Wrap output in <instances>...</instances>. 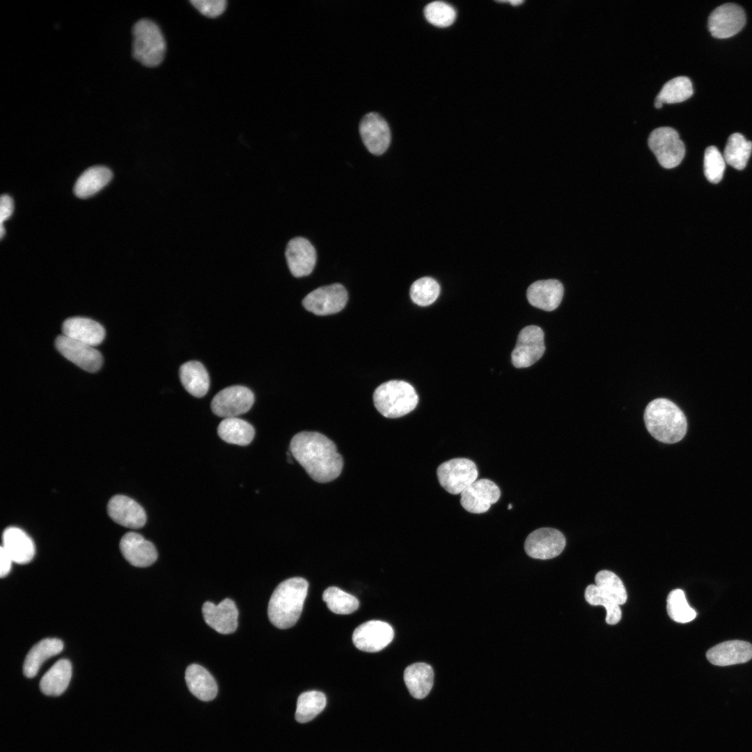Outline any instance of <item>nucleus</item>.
<instances>
[{
    "mask_svg": "<svg viewBox=\"0 0 752 752\" xmlns=\"http://www.w3.org/2000/svg\"><path fill=\"white\" fill-rule=\"evenodd\" d=\"M292 455L315 481L325 483L338 478L343 460L335 444L318 432H301L290 443Z\"/></svg>",
    "mask_w": 752,
    "mask_h": 752,
    "instance_id": "1",
    "label": "nucleus"
},
{
    "mask_svg": "<svg viewBox=\"0 0 752 752\" xmlns=\"http://www.w3.org/2000/svg\"><path fill=\"white\" fill-rule=\"evenodd\" d=\"M55 345L63 356L86 371L96 372L102 366V354L93 346L63 334L56 338Z\"/></svg>",
    "mask_w": 752,
    "mask_h": 752,
    "instance_id": "14",
    "label": "nucleus"
},
{
    "mask_svg": "<svg viewBox=\"0 0 752 752\" xmlns=\"http://www.w3.org/2000/svg\"><path fill=\"white\" fill-rule=\"evenodd\" d=\"M288 268L295 277L310 274L316 263V251L306 238L297 237L289 241L285 249Z\"/></svg>",
    "mask_w": 752,
    "mask_h": 752,
    "instance_id": "18",
    "label": "nucleus"
},
{
    "mask_svg": "<svg viewBox=\"0 0 752 752\" xmlns=\"http://www.w3.org/2000/svg\"><path fill=\"white\" fill-rule=\"evenodd\" d=\"M545 334L535 325L523 328L519 333L517 343L511 354L512 364L516 368H526L538 361L545 351Z\"/></svg>",
    "mask_w": 752,
    "mask_h": 752,
    "instance_id": "10",
    "label": "nucleus"
},
{
    "mask_svg": "<svg viewBox=\"0 0 752 752\" xmlns=\"http://www.w3.org/2000/svg\"><path fill=\"white\" fill-rule=\"evenodd\" d=\"M563 284L556 279L540 280L533 283L526 292L528 302L538 308L551 311L557 308L563 297Z\"/></svg>",
    "mask_w": 752,
    "mask_h": 752,
    "instance_id": "22",
    "label": "nucleus"
},
{
    "mask_svg": "<svg viewBox=\"0 0 752 752\" xmlns=\"http://www.w3.org/2000/svg\"><path fill=\"white\" fill-rule=\"evenodd\" d=\"M4 233H5V229H4L3 223H1V227H0V237H1V239L3 238Z\"/></svg>",
    "mask_w": 752,
    "mask_h": 752,
    "instance_id": "46",
    "label": "nucleus"
},
{
    "mask_svg": "<svg viewBox=\"0 0 752 752\" xmlns=\"http://www.w3.org/2000/svg\"><path fill=\"white\" fill-rule=\"evenodd\" d=\"M373 402L377 411L386 418L403 416L415 409L418 396L414 388L402 380H390L374 391Z\"/></svg>",
    "mask_w": 752,
    "mask_h": 752,
    "instance_id": "4",
    "label": "nucleus"
},
{
    "mask_svg": "<svg viewBox=\"0 0 752 752\" xmlns=\"http://www.w3.org/2000/svg\"><path fill=\"white\" fill-rule=\"evenodd\" d=\"M345 287L334 283L318 288L308 294L302 301L304 307L318 315H327L340 312L347 301Z\"/></svg>",
    "mask_w": 752,
    "mask_h": 752,
    "instance_id": "9",
    "label": "nucleus"
},
{
    "mask_svg": "<svg viewBox=\"0 0 752 752\" xmlns=\"http://www.w3.org/2000/svg\"><path fill=\"white\" fill-rule=\"evenodd\" d=\"M185 681L189 690L203 701L213 700L218 692L217 682L212 675L202 666L189 665L185 671Z\"/></svg>",
    "mask_w": 752,
    "mask_h": 752,
    "instance_id": "25",
    "label": "nucleus"
},
{
    "mask_svg": "<svg viewBox=\"0 0 752 752\" xmlns=\"http://www.w3.org/2000/svg\"><path fill=\"white\" fill-rule=\"evenodd\" d=\"M565 544V538L560 531L553 528H540L527 536L524 549L530 557L547 560L558 556Z\"/></svg>",
    "mask_w": 752,
    "mask_h": 752,
    "instance_id": "11",
    "label": "nucleus"
},
{
    "mask_svg": "<svg viewBox=\"0 0 752 752\" xmlns=\"http://www.w3.org/2000/svg\"><path fill=\"white\" fill-rule=\"evenodd\" d=\"M424 14L430 24L439 27L449 26L454 22L456 17L452 6L439 1L428 4L424 9Z\"/></svg>",
    "mask_w": 752,
    "mask_h": 752,
    "instance_id": "40",
    "label": "nucleus"
},
{
    "mask_svg": "<svg viewBox=\"0 0 752 752\" xmlns=\"http://www.w3.org/2000/svg\"><path fill=\"white\" fill-rule=\"evenodd\" d=\"M662 104H663V103L661 101H659L658 100H656V99L655 100V106L657 108H661Z\"/></svg>",
    "mask_w": 752,
    "mask_h": 752,
    "instance_id": "47",
    "label": "nucleus"
},
{
    "mask_svg": "<svg viewBox=\"0 0 752 752\" xmlns=\"http://www.w3.org/2000/svg\"><path fill=\"white\" fill-rule=\"evenodd\" d=\"M752 151V142L740 133L731 134L726 143L723 157L726 163L737 170L745 168Z\"/></svg>",
    "mask_w": 752,
    "mask_h": 752,
    "instance_id": "32",
    "label": "nucleus"
},
{
    "mask_svg": "<svg viewBox=\"0 0 752 752\" xmlns=\"http://www.w3.org/2000/svg\"><path fill=\"white\" fill-rule=\"evenodd\" d=\"M112 178L110 169L96 166L88 169L77 179L74 191L81 198H88L106 186Z\"/></svg>",
    "mask_w": 752,
    "mask_h": 752,
    "instance_id": "31",
    "label": "nucleus"
},
{
    "mask_svg": "<svg viewBox=\"0 0 752 752\" xmlns=\"http://www.w3.org/2000/svg\"><path fill=\"white\" fill-rule=\"evenodd\" d=\"M190 2L201 13L210 17L221 15L227 5L226 0H191Z\"/></svg>",
    "mask_w": 752,
    "mask_h": 752,
    "instance_id": "42",
    "label": "nucleus"
},
{
    "mask_svg": "<svg viewBox=\"0 0 752 752\" xmlns=\"http://www.w3.org/2000/svg\"><path fill=\"white\" fill-rule=\"evenodd\" d=\"M746 23L744 10L735 3H725L716 8L710 15L708 29L716 38H728L739 32Z\"/></svg>",
    "mask_w": 752,
    "mask_h": 752,
    "instance_id": "13",
    "label": "nucleus"
},
{
    "mask_svg": "<svg viewBox=\"0 0 752 752\" xmlns=\"http://www.w3.org/2000/svg\"><path fill=\"white\" fill-rule=\"evenodd\" d=\"M2 547L13 562L26 564L34 557V543L22 529L15 526L6 528L2 534Z\"/></svg>",
    "mask_w": 752,
    "mask_h": 752,
    "instance_id": "24",
    "label": "nucleus"
},
{
    "mask_svg": "<svg viewBox=\"0 0 752 752\" xmlns=\"http://www.w3.org/2000/svg\"><path fill=\"white\" fill-rule=\"evenodd\" d=\"M63 335L90 345L100 344L105 336L104 327L97 322L81 317L67 319L62 325Z\"/></svg>",
    "mask_w": 752,
    "mask_h": 752,
    "instance_id": "23",
    "label": "nucleus"
},
{
    "mask_svg": "<svg viewBox=\"0 0 752 752\" xmlns=\"http://www.w3.org/2000/svg\"><path fill=\"white\" fill-rule=\"evenodd\" d=\"M404 681L410 694L415 698L422 699L428 696L432 688L433 669L426 663L411 664L405 670Z\"/></svg>",
    "mask_w": 752,
    "mask_h": 752,
    "instance_id": "27",
    "label": "nucleus"
},
{
    "mask_svg": "<svg viewBox=\"0 0 752 752\" xmlns=\"http://www.w3.org/2000/svg\"><path fill=\"white\" fill-rule=\"evenodd\" d=\"M308 583L301 577L288 579L274 590L267 608L270 622L279 629L292 627L299 618Z\"/></svg>",
    "mask_w": 752,
    "mask_h": 752,
    "instance_id": "3",
    "label": "nucleus"
},
{
    "mask_svg": "<svg viewBox=\"0 0 752 752\" xmlns=\"http://www.w3.org/2000/svg\"><path fill=\"white\" fill-rule=\"evenodd\" d=\"M511 508H512V505H511V504H509V505H508V510H510V509H511Z\"/></svg>",
    "mask_w": 752,
    "mask_h": 752,
    "instance_id": "48",
    "label": "nucleus"
},
{
    "mask_svg": "<svg viewBox=\"0 0 752 752\" xmlns=\"http://www.w3.org/2000/svg\"><path fill=\"white\" fill-rule=\"evenodd\" d=\"M13 211V202L8 195H2L0 203V223L7 220Z\"/></svg>",
    "mask_w": 752,
    "mask_h": 752,
    "instance_id": "43",
    "label": "nucleus"
},
{
    "mask_svg": "<svg viewBox=\"0 0 752 752\" xmlns=\"http://www.w3.org/2000/svg\"><path fill=\"white\" fill-rule=\"evenodd\" d=\"M1 567H0V576L1 578L6 577L10 570L12 563L13 562L10 556L2 546H1Z\"/></svg>",
    "mask_w": 752,
    "mask_h": 752,
    "instance_id": "44",
    "label": "nucleus"
},
{
    "mask_svg": "<svg viewBox=\"0 0 752 752\" xmlns=\"http://www.w3.org/2000/svg\"><path fill=\"white\" fill-rule=\"evenodd\" d=\"M440 292L439 283L430 277H422L411 285L409 295L412 301L421 306H427L437 299Z\"/></svg>",
    "mask_w": 752,
    "mask_h": 752,
    "instance_id": "38",
    "label": "nucleus"
},
{
    "mask_svg": "<svg viewBox=\"0 0 752 752\" xmlns=\"http://www.w3.org/2000/svg\"><path fill=\"white\" fill-rule=\"evenodd\" d=\"M643 418L649 433L664 444L677 443L687 432V421L684 412L667 398L650 401L645 409Z\"/></svg>",
    "mask_w": 752,
    "mask_h": 752,
    "instance_id": "2",
    "label": "nucleus"
},
{
    "mask_svg": "<svg viewBox=\"0 0 752 752\" xmlns=\"http://www.w3.org/2000/svg\"><path fill=\"white\" fill-rule=\"evenodd\" d=\"M508 2L510 3V4H512V6H517V5H519V4L522 3H524L523 1H519V0H518V1H508Z\"/></svg>",
    "mask_w": 752,
    "mask_h": 752,
    "instance_id": "45",
    "label": "nucleus"
},
{
    "mask_svg": "<svg viewBox=\"0 0 752 752\" xmlns=\"http://www.w3.org/2000/svg\"><path fill=\"white\" fill-rule=\"evenodd\" d=\"M693 93L691 80L687 77L679 76L666 82L655 99L662 103H676L686 100Z\"/></svg>",
    "mask_w": 752,
    "mask_h": 752,
    "instance_id": "34",
    "label": "nucleus"
},
{
    "mask_svg": "<svg viewBox=\"0 0 752 752\" xmlns=\"http://www.w3.org/2000/svg\"><path fill=\"white\" fill-rule=\"evenodd\" d=\"M595 585L619 605L626 602L627 594L621 579L609 570H601L595 578Z\"/></svg>",
    "mask_w": 752,
    "mask_h": 752,
    "instance_id": "39",
    "label": "nucleus"
},
{
    "mask_svg": "<svg viewBox=\"0 0 752 752\" xmlns=\"http://www.w3.org/2000/svg\"><path fill=\"white\" fill-rule=\"evenodd\" d=\"M120 549L125 558L135 567H148L157 558L155 545L136 532H128L122 537Z\"/></svg>",
    "mask_w": 752,
    "mask_h": 752,
    "instance_id": "20",
    "label": "nucleus"
},
{
    "mask_svg": "<svg viewBox=\"0 0 752 752\" xmlns=\"http://www.w3.org/2000/svg\"><path fill=\"white\" fill-rule=\"evenodd\" d=\"M437 475L444 489L452 494H457L477 480L478 471L472 460L457 457L441 464Z\"/></svg>",
    "mask_w": 752,
    "mask_h": 752,
    "instance_id": "7",
    "label": "nucleus"
},
{
    "mask_svg": "<svg viewBox=\"0 0 752 752\" xmlns=\"http://www.w3.org/2000/svg\"><path fill=\"white\" fill-rule=\"evenodd\" d=\"M180 382L185 390L196 398L203 397L210 387V377L205 366L199 361L183 363L179 370Z\"/></svg>",
    "mask_w": 752,
    "mask_h": 752,
    "instance_id": "28",
    "label": "nucleus"
},
{
    "mask_svg": "<svg viewBox=\"0 0 752 752\" xmlns=\"http://www.w3.org/2000/svg\"><path fill=\"white\" fill-rule=\"evenodd\" d=\"M668 616L674 621L687 623L693 620L697 613L688 604L684 591L675 589L670 592L666 600Z\"/></svg>",
    "mask_w": 752,
    "mask_h": 752,
    "instance_id": "37",
    "label": "nucleus"
},
{
    "mask_svg": "<svg viewBox=\"0 0 752 752\" xmlns=\"http://www.w3.org/2000/svg\"><path fill=\"white\" fill-rule=\"evenodd\" d=\"M219 437L226 443L239 446L249 445L254 438V428L237 417L224 418L218 425Z\"/></svg>",
    "mask_w": 752,
    "mask_h": 752,
    "instance_id": "30",
    "label": "nucleus"
},
{
    "mask_svg": "<svg viewBox=\"0 0 752 752\" xmlns=\"http://www.w3.org/2000/svg\"><path fill=\"white\" fill-rule=\"evenodd\" d=\"M134 58L148 67L158 65L163 60L166 44L159 26L152 20L143 18L132 28Z\"/></svg>",
    "mask_w": 752,
    "mask_h": 752,
    "instance_id": "5",
    "label": "nucleus"
},
{
    "mask_svg": "<svg viewBox=\"0 0 752 752\" xmlns=\"http://www.w3.org/2000/svg\"><path fill=\"white\" fill-rule=\"evenodd\" d=\"M205 622L220 634L234 632L237 627L238 610L235 603L226 598L218 604L205 602L202 607Z\"/></svg>",
    "mask_w": 752,
    "mask_h": 752,
    "instance_id": "17",
    "label": "nucleus"
},
{
    "mask_svg": "<svg viewBox=\"0 0 752 752\" xmlns=\"http://www.w3.org/2000/svg\"><path fill=\"white\" fill-rule=\"evenodd\" d=\"M254 400V394L249 388L231 386L214 395L211 409L215 415L224 418L237 417L251 408Z\"/></svg>",
    "mask_w": 752,
    "mask_h": 752,
    "instance_id": "8",
    "label": "nucleus"
},
{
    "mask_svg": "<svg viewBox=\"0 0 752 752\" xmlns=\"http://www.w3.org/2000/svg\"><path fill=\"white\" fill-rule=\"evenodd\" d=\"M326 704V696L321 691H308L301 694L297 702L296 721L304 723L313 720L324 709Z\"/></svg>",
    "mask_w": 752,
    "mask_h": 752,
    "instance_id": "33",
    "label": "nucleus"
},
{
    "mask_svg": "<svg viewBox=\"0 0 752 752\" xmlns=\"http://www.w3.org/2000/svg\"><path fill=\"white\" fill-rule=\"evenodd\" d=\"M63 648L62 641L55 638L41 640L35 644L26 656L23 672L26 677H33L42 664L49 658L60 653Z\"/></svg>",
    "mask_w": 752,
    "mask_h": 752,
    "instance_id": "26",
    "label": "nucleus"
},
{
    "mask_svg": "<svg viewBox=\"0 0 752 752\" xmlns=\"http://www.w3.org/2000/svg\"><path fill=\"white\" fill-rule=\"evenodd\" d=\"M322 600L328 609L336 614L352 613L359 606L357 597L335 586L329 587L324 591Z\"/></svg>",
    "mask_w": 752,
    "mask_h": 752,
    "instance_id": "35",
    "label": "nucleus"
},
{
    "mask_svg": "<svg viewBox=\"0 0 752 752\" xmlns=\"http://www.w3.org/2000/svg\"><path fill=\"white\" fill-rule=\"evenodd\" d=\"M393 636V629L389 623L373 620L361 624L354 629L352 641L360 650L375 652L386 647Z\"/></svg>",
    "mask_w": 752,
    "mask_h": 752,
    "instance_id": "12",
    "label": "nucleus"
},
{
    "mask_svg": "<svg viewBox=\"0 0 752 752\" xmlns=\"http://www.w3.org/2000/svg\"><path fill=\"white\" fill-rule=\"evenodd\" d=\"M359 132L365 146L372 154L382 155L390 145L389 126L377 113L370 112L363 116L359 125Z\"/></svg>",
    "mask_w": 752,
    "mask_h": 752,
    "instance_id": "16",
    "label": "nucleus"
},
{
    "mask_svg": "<svg viewBox=\"0 0 752 752\" xmlns=\"http://www.w3.org/2000/svg\"><path fill=\"white\" fill-rule=\"evenodd\" d=\"M109 517L117 524L130 528H139L146 522V513L134 499L125 495H115L107 504Z\"/></svg>",
    "mask_w": 752,
    "mask_h": 752,
    "instance_id": "19",
    "label": "nucleus"
},
{
    "mask_svg": "<svg viewBox=\"0 0 752 752\" xmlns=\"http://www.w3.org/2000/svg\"><path fill=\"white\" fill-rule=\"evenodd\" d=\"M72 676L70 662L65 659L57 661L42 676L41 691L47 696H59L67 689Z\"/></svg>",
    "mask_w": 752,
    "mask_h": 752,
    "instance_id": "29",
    "label": "nucleus"
},
{
    "mask_svg": "<svg viewBox=\"0 0 752 752\" xmlns=\"http://www.w3.org/2000/svg\"><path fill=\"white\" fill-rule=\"evenodd\" d=\"M726 169L723 156L714 146L706 148L704 155V173L712 183H718L723 178Z\"/></svg>",
    "mask_w": 752,
    "mask_h": 752,
    "instance_id": "41",
    "label": "nucleus"
},
{
    "mask_svg": "<svg viewBox=\"0 0 752 752\" xmlns=\"http://www.w3.org/2000/svg\"><path fill=\"white\" fill-rule=\"evenodd\" d=\"M460 496V503L466 510L479 514L487 512L499 499L501 491L493 481L482 478L469 485Z\"/></svg>",
    "mask_w": 752,
    "mask_h": 752,
    "instance_id": "15",
    "label": "nucleus"
},
{
    "mask_svg": "<svg viewBox=\"0 0 752 752\" xmlns=\"http://www.w3.org/2000/svg\"><path fill=\"white\" fill-rule=\"evenodd\" d=\"M648 146L660 165L666 169L677 166L684 158L685 147L673 127L655 128L648 137Z\"/></svg>",
    "mask_w": 752,
    "mask_h": 752,
    "instance_id": "6",
    "label": "nucleus"
},
{
    "mask_svg": "<svg viewBox=\"0 0 752 752\" xmlns=\"http://www.w3.org/2000/svg\"><path fill=\"white\" fill-rule=\"evenodd\" d=\"M706 657L719 666L745 663L752 659V645L744 641H727L709 649Z\"/></svg>",
    "mask_w": 752,
    "mask_h": 752,
    "instance_id": "21",
    "label": "nucleus"
},
{
    "mask_svg": "<svg viewBox=\"0 0 752 752\" xmlns=\"http://www.w3.org/2000/svg\"><path fill=\"white\" fill-rule=\"evenodd\" d=\"M587 602L593 606L602 605L606 611V622L609 625L618 623L622 616L620 605L609 595L602 591L596 585L590 584L585 590Z\"/></svg>",
    "mask_w": 752,
    "mask_h": 752,
    "instance_id": "36",
    "label": "nucleus"
}]
</instances>
